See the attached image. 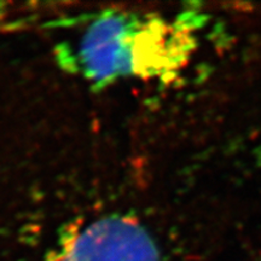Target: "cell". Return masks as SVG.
Listing matches in <instances>:
<instances>
[{
	"mask_svg": "<svg viewBox=\"0 0 261 261\" xmlns=\"http://www.w3.org/2000/svg\"><path fill=\"white\" fill-rule=\"evenodd\" d=\"M194 40L184 17L107 10L67 45L68 68L96 86L121 80H168L190 56Z\"/></svg>",
	"mask_w": 261,
	"mask_h": 261,
	"instance_id": "obj_1",
	"label": "cell"
},
{
	"mask_svg": "<svg viewBox=\"0 0 261 261\" xmlns=\"http://www.w3.org/2000/svg\"><path fill=\"white\" fill-rule=\"evenodd\" d=\"M40 261H162L158 243L136 218L110 214L68 228Z\"/></svg>",
	"mask_w": 261,
	"mask_h": 261,
	"instance_id": "obj_2",
	"label": "cell"
}]
</instances>
